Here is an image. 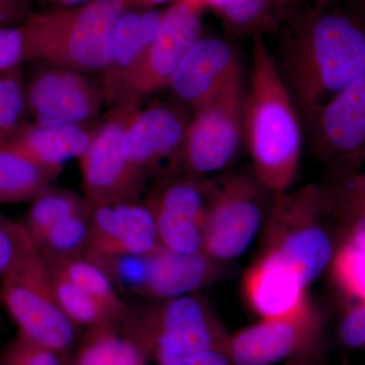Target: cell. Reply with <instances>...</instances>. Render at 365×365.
I'll return each mask as SVG.
<instances>
[{
  "instance_id": "obj_1",
  "label": "cell",
  "mask_w": 365,
  "mask_h": 365,
  "mask_svg": "<svg viewBox=\"0 0 365 365\" xmlns=\"http://www.w3.org/2000/svg\"><path fill=\"white\" fill-rule=\"evenodd\" d=\"M276 35L274 61L306 123L365 72V16L345 0L297 6Z\"/></svg>"
},
{
  "instance_id": "obj_2",
  "label": "cell",
  "mask_w": 365,
  "mask_h": 365,
  "mask_svg": "<svg viewBox=\"0 0 365 365\" xmlns=\"http://www.w3.org/2000/svg\"><path fill=\"white\" fill-rule=\"evenodd\" d=\"M253 40V67L245 106V139L252 172L271 193H285L299 172V114L263 36Z\"/></svg>"
},
{
  "instance_id": "obj_3",
  "label": "cell",
  "mask_w": 365,
  "mask_h": 365,
  "mask_svg": "<svg viewBox=\"0 0 365 365\" xmlns=\"http://www.w3.org/2000/svg\"><path fill=\"white\" fill-rule=\"evenodd\" d=\"M118 329L145 361L157 365H174L197 353L225 349L228 336L199 292L129 307Z\"/></svg>"
},
{
  "instance_id": "obj_4",
  "label": "cell",
  "mask_w": 365,
  "mask_h": 365,
  "mask_svg": "<svg viewBox=\"0 0 365 365\" xmlns=\"http://www.w3.org/2000/svg\"><path fill=\"white\" fill-rule=\"evenodd\" d=\"M127 7L122 0L33 13L24 23L34 61L102 74L111 59L115 26Z\"/></svg>"
},
{
  "instance_id": "obj_5",
  "label": "cell",
  "mask_w": 365,
  "mask_h": 365,
  "mask_svg": "<svg viewBox=\"0 0 365 365\" xmlns=\"http://www.w3.org/2000/svg\"><path fill=\"white\" fill-rule=\"evenodd\" d=\"M327 216L318 185L275 195L264 225L263 254L292 268L307 287L330 266L337 247L327 228Z\"/></svg>"
},
{
  "instance_id": "obj_6",
  "label": "cell",
  "mask_w": 365,
  "mask_h": 365,
  "mask_svg": "<svg viewBox=\"0 0 365 365\" xmlns=\"http://www.w3.org/2000/svg\"><path fill=\"white\" fill-rule=\"evenodd\" d=\"M0 302L19 333L67 355L78 340V327L60 306L49 267L33 242L0 277Z\"/></svg>"
},
{
  "instance_id": "obj_7",
  "label": "cell",
  "mask_w": 365,
  "mask_h": 365,
  "mask_svg": "<svg viewBox=\"0 0 365 365\" xmlns=\"http://www.w3.org/2000/svg\"><path fill=\"white\" fill-rule=\"evenodd\" d=\"M109 276L118 292L163 300L200 292L222 275V263L204 252L182 253L158 245L134 256L88 257Z\"/></svg>"
},
{
  "instance_id": "obj_8",
  "label": "cell",
  "mask_w": 365,
  "mask_h": 365,
  "mask_svg": "<svg viewBox=\"0 0 365 365\" xmlns=\"http://www.w3.org/2000/svg\"><path fill=\"white\" fill-rule=\"evenodd\" d=\"M269 195L273 193L252 170L213 180L203 227L204 253L220 263L244 254L265 225L275 198Z\"/></svg>"
},
{
  "instance_id": "obj_9",
  "label": "cell",
  "mask_w": 365,
  "mask_h": 365,
  "mask_svg": "<svg viewBox=\"0 0 365 365\" xmlns=\"http://www.w3.org/2000/svg\"><path fill=\"white\" fill-rule=\"evenodd\" d=\"M140 98H129L114 105L79 158L83 196L93 208L138 200L143 192L146 178L127 160L122 148L125 131L140 110Z\"/></svg>"
},
{
  "instance_id": "obj_10",
  "label": "cell",
  "mask_w": 365,
  "mask_h": 365,
  "mask_svg": "<svg viewBox=\"0 0 365 365\" xmlns=\"http://www.w3.org/2000/svg\"><path fill=\"white\" fill-rule=\"evenodd\" d=\"M247 91L242 73L194 110L185 139L182 170L202 177L230 167L245 138Z\"/></svg>"
},
{
  "instance_id": "obj_11",
  "label": "cell",
  "mask_w": 365,
  "mask_h": 365,
  "mask_svg": "<svg viewBox=\"0 0 365 365\" xmlns=\"http://www.w3.org/2000/svg\"><path fill=\"white\" fill-rule=\"evenodd\" d=\"M190 117L181 107L155 103L139 110L122 140L125 158L148 177L162 180L182 170Z\"/></svg>"
},
{
  "instance_id": "obj_12",
  "label": "cell",
  "mask_w": 365,
  "mask_h": 365,
  "mask_svg": "<svg viewBox=\"0 0 365 365\" xmlns=\"http://www.w3.org/2000/svg\"><path fill=\"white\" fill-rule=\"evenodd\" d=\"M213 180L187 175L158 182L144 202L155 217L158 241L182 253L203 251V227Z\"/></svg>"
},
{
  "instance_id": "obj_13",
  "label": "cell",
  "mask_w": 365,
  "mask_h": 365,
  "mask_svg": "<svg viewBox=\"0 0 365 365\" xmlns=\"http://www.w3.org/2000/svg\"><path fill=\"white\" fill-rule=\"evenodd\" d=\"M26 90L30 116L46 126L88 123L106 104L101 79L51 64L34 72Z\"/></svg>"
},
{
  "instance_id": "obj_14",
  "label": "cell",
  "mask_w": 365,
  "mask_h": 365,
  "mask_svg": "<svg viewBox=\"0 0 365 365\" xmlns=\"http://www.w3.org/2000/svg\"><path fill=\"white\" fill-rule=\"evenodd\" d=\"M323 325L312 304L294 316L262 319L228 335L225 351L235 365H272L313 349L321 339Z\"/></svg>"
},
{
  "instance_id": "obj_15",
  "label": "cell",
  "mask_w": 365,
  "mask_h": 365,
  "mask_svg": "<svg viewBox=\"0 0 365 365\" xmlns=\"http://www.w3.org/2000/svg\"><path fill=\"white\" fill-rule=\"evenodd\" d=\"M163 11L127 9L113 33L111 59L101 74L106 104L116 105L139 95L144 67L162 25Z\"/></svg>"
},
{
  "instance_id": "obj_16",
  "label": "cell",
  "mask_w": 365,
  "mask_h": 365,
  "mask_svg": "<svg viewBox=\"0 0 365 365\" xmlns=\"http://www.w3.org/2000/svg\"><path fill=\"white\" fill-rule=\"evenodd\" d=\"M307 124L322 158L360 160L365 148V72L319 107Z\"/></svg>"
},
{
  "instance_id": "obj_17",
  "label": "cell",
  "mask_w": 365,
  "mask_h": 365,
  "mask_svg": "<svg viewBox=\"0 0 365 365\" xmlns=\"http://www.w3.org/2000/svg\"><path fill=\"white\" fill-rule=\"evenodd\" d=\"M242 73L239 53L232 43L201 36L178 66L169 88L194 111Z\"/></svg>"
},
{
  "instance_id": "obj_18",
  "label": "cell",
  "mask_w": 365,
  "mask_h": 365,
  "mask_svg": "<svg viewBox=\"0 0 365 365\" xmlns=\"http://www.w3.org/2000/svg\"><path fill=\"white\" fill-rule=\"evenodd\" d=\"M158 245L155 217L145 202L123 201L93 208L86 257L143 255Z\"/></svg>"
},
{
  "instance_id": "obj_19",
  "label": "cell",
  "mask_w": 365,
  "mask_h": 365,
  "mask_svg": "<svg viewBox=\"0 0 365 365\" xmlns=\"http://www.w3.org/2000/svg\"><path fill=\"white\" fill-rule=\"evenodd\" d=\"M203 9L191 0H174L163 11L162 25L144 67L139 95L169 88L190 48L201 37Z\"/></svg>"
},
{
  "instance_id": "obj_20",
  "label": "cell",
  "mask_w": 365,
  "mask_h": 365,
  "mask_svg": "<svg viewBox=\"0 0 365 365\" xmlns=\"http://www.w3.org/2000/svg\"><path fill=\"white\" fill-rule=\"evenodd\" d=\"M249 306L262 319L287 318L312 306L306 285L284 263L262 254L242 282Z\"/></svg>"
},
{
  "instance_id": "obj_21",
  "label": "cell",
  "mask_w": 365,
  "mask_h": 365,
  "mask_svg": "<svg viewBox=\"0 0 365 365\" xmlns=\"http://www.w3.org/2000/svg\"><path fill=\"white\" fill-rule=\"evenodd\" d=\"M90 125L46 126L30 122L9 143L45 169L61 173L71 158H81L93 140Z\"/></svg>"
},
{
  "instance_id": "obj_22",
  "label": "cell",
  "mask_w": 365,
  "mask_h": 365,
  "mask_svg": "<svg viewBox=\"0 0 365 365\" xmlns=\"http://www.w3.org/2000/svg\"><path fill=\"white\" fill-rule=\"evenodd\" d=\"M212 9L225 31L235 37L276 35L283 21L302 0H195Z\"/></svg>"
},
{
  "instance_id": "obj_23",
  "label": "cell",
  "mask_w": 365,
  "mask_h": 365,
  "mask_svg": "<svg viewBox=\"0 0 365 365\" xmlns=\"http://www.w3.org/2000/svg\"><path fill=\"white\" fill-rule=\"evenodd\" d=\"M336 167L328 182L321 186L329 215L342 227V237L365 235V172L361 162L335 160Z\"/></svg>"
},
{
  "instance_id": "obj_24",
  "label": "cell",
  "mask_w": 365,
  "mask_h": 365,
  "mask_svg": "<svg viewBox=\"0 0 365 365\" xmlns=\"http://www.w3.org/2000/svg\"><path fill=\"white\" fill-rule=\"evenodd\" d=\"M60 173L45 169L9 143H0V205L32 202Z\"/></svg>"
},
{
  "instance_id": "obj_25",
  "label": "cell",
  "mask_w": 365,
  "mask_h": 365,
  "mask_svg": "<svg viewBox=\"0 0 365 365\" xmlns=\"http://www.w3.org/2000/svg\"><path fill=\"white\" fill-rule=\"evenodd\" d=\"M43 258L56 265L74 284L97 300L119 326L129 306L122 299L109 276L100 266L86 257Z\"/></svg>"
},
{
  "instance_id": "obj_26",
  "label": "cell",
  "mask_w": 365,
  "mask_h": 365,
  "mask_svg": "<svg viewBox=\"0 0 365 365\" xmlns=\"http://www.w3.org/2000/svg\"><path fill=\"white\" fill-rule=\"evenodd\" d=\"M91 208L85 196L52 185L31 202L21 225L31 241L36 244L61 220Z\"/></svg>"
},
{
  "instance_id": "obj_27",
  "label": "cell",
  "mask_w": 365,
  "mask_h": 365,
  "mask_svg": "<svg viewBox=\"0 0 365 365\" xmlns=\"http://www.w3.org/2000/svg\"><path fill=\"white\" fill-rule=\"evenodd\" d=\"M72 365H146L135 346L116 326L88 329Z\"/></svg>"
},
{
  "instance_id": "obj_28",
  "label": "cell",
  "mask_w": 365,
  "mask_h": 365,
  "mask_svg": "<svg viewBox=\"0 0 365 365\" xmlns=\"http://www.w3.org/2000/svg\"><path fill=\"white\" fill-rule=\"evenodd\" d=\"M46 263L51 274L53 287L57 299L72 323L88 329L104 326L118 327L111 314L97 300L74 284L56 265L48 261Z\"/></svg>"
},
{
  "instance_id": "obj_29",
  "label": "cell",
  "mask_w": 365,
  "mask_h": 365,
  "mask_svg": "<svg viewBox=\"0 0 365 365\" xmlns=\"http://www.w3.org/2000/svg\"><path fill=\"white\" fill-rule=\"evenodd\" d=\"M334 282L348 299L365 302V235L340 239L330 266Z\"/></svg>"
},
{
  "instance_id": "obj_30",
  "label": "cell",
  "mask_w": 365,
  "mask_h": 365,
  "mask_svg": "<svg viewBox=\"0 0 365 365\" xmlns=\"http://www.w3.org/2000/svg\"><path fill=\"white\" fill-rule=\"evenodd\" d=\"M28 90L21 67L0 74V140L9 143L30 123Z\"/></svg>"
},
{
  "instance_id": "obj_31",
  "label": "cell",
  "mask_w": 365,
  "mask_h": 365,
  "mask_svg": "<svg viewBox=\"0 0 365 365\" xmlns=\"http://www.w3.org/2000/svg\"><path fill=\"white\" fill-rule=\"evenodd\" d=\"M67 355L54 351L16 334L0 353V365H67Z\"/></svg>"
},
{
  "instance_id": "obj_32",
  "label": "cell",
  "mask_w": 365,
  "mask_h": 365,
  "mask_svg": "<svg viewBox=\"0 0 365 365\" xmlns=\"http://www.w3.org/2000/svg\"><path fill=\"white\" fill-rule=\"evenodd\" d=\"M34 61L24 24L0 28V74Z\"/></svg>"
},
{
  "instance_id": "obj_33",
  "label": "cell",
  "mask_w": 365,
  "mask_h": 365,
  "mask_svg": "<svg viewBox=\"0 0 365 365\" xmlns=\"http://www.w3.org/2000/svg\"><path fill=\"white\" fill-rule=\"evenodd\" d=\"M32 244L21 222L0 212V277Z\"/></svg>"
},
{
  "instance_id": "obj_34",
  "label": "cell",
  "mask_w": 365,
  "mask_h": 365,
  "mask_svg": "<svg viewBox=\"0 0 365 365\" xmlns=\"http://www.w3.org/2000/svg\"><path fill=\"white\" fill-rule=\"evenodd\" d=\"M340 341L351 349H365V302H355L345 313L338 328Z\"/></svg>"
},
{
  "instance_id": "obj_35",
  "label": "cell",
  "mask_w": 365,
  "mask_h": 365,
  "mask_svg": "<svg viewBox=\"0 0 365 365\" xmlns=\"http://www.w3.org/2000/svg\"><path fill=\"white\" fill-rule=\"evenodd\" d=\"M32 14L31 0H0V28L21 25Z\"/></svg>"
},
{
  "instance_id": "obj_36",
  "label": "cell",
  "mask_w": 365,
  "mask_h": 365,
  "mask_svg": "<svg viewBox=\"0 0 365 365\" xmlns=\"http://www.w3.org/2000/svg\"><path fill=\"white\" fill-rule=\"evenodd\" d=\"M174 365H235L225 349L208 350L197 353Z\"/></svg>"
},
{
  "instance_id": "obj_37",
  "label": "cell",
  "mask_w": 365,
  "mask_h": 365,
  "mask_svg": "<svg viewBox=\"0 0 365 365\" xmlns=\"http://www.w3.org/2000/svg\"><path fill=\"white\" fill-rule=\"evenodd\" d=\"M127 9H153L170 0H122Z\"/></svg>"
},
{
  "instance_id": "obj_38",
  "label": "cell",
  "mask_w": 365,
  "mask_h": 365,
  "mask_svg": "<svg viewBox=\"0 0 365 365\" xmlns=\"http://www.w3.org/2000/svg\"><path fill=\"white\" fill-rule=\"evenodd\" d=\"M41 1L56 6V9H67V7L83 6L93 0H41Z\"/></svg>"
},
{
  "instance_id": "obj_39",
  "label": "cell",
  "mask_w": 365,
  "mask_h": 365,
  "mask_svg": "<svg viewBox=\"0 0 365 365\" xmlns=\"http://www.w3.org/2000/svg\"><path fill=\"white\" fill-rule=\"evenodd\" d=\"M345 1L365 16V0H345Z\"/></svg>"
},
{
  "instance_id": "obj_40",
  "label": "cell",
  "mask_w": 365,
  "mask_h": 365,
  "mask_svg": "<svg viewBox=\"0 0 365 365\" xmlns=\"http://www.w3.org/2000/svg\"><path fill=\"white\" fill-rule=\"evenodd\" d=\"M287 365H312L309 364V362L304 361V359H297L294 360V361L290 362Z\"/></svg>"
},
{
  "instance_id": "obj_41",
  "label": "cell",
  "mask_w": 365,
  "mask_h": 365,
  "mask_svg": "<svg viewBox=\"0 0 365 365\" xmlns=\"http://www.w3.org/2000/svg\"><path fill=\"white\" fill-rule=\"evenodd\" d=\"M360 160H361V162H364V160H365V148L364 150H362L361 155H360Z\"/></svg>"
},
{
  "instance_id": "obj_42",
  "label": "cell",
  "mask_w": 365,
  "mask_h": 365,
  "mask_svg": "<svg viewBox=\"0 0 365 365\" xmlns=\"http://www.w3.org/2000/svg\"><path fill=\"white\" fill-rule=\"evenodd\" d=\"M67 365H72V364H71V360H69L68 364H67Z\"/></svg>"
},
{
  "instance_id": "obj_43",
  "label": "cell",
  "mask_w": 365,
  "mask_h": 365,
  "mask_svg": "<svg viewBox=\"0 0 365 365\" xmlns=\"http://www.w3.org/2000/svg\"><path fill=\"white\" fill-rule=\"evenodd\" d=\"M0 143H1V140H0Z\"/></svg>"
}]
</instances>
